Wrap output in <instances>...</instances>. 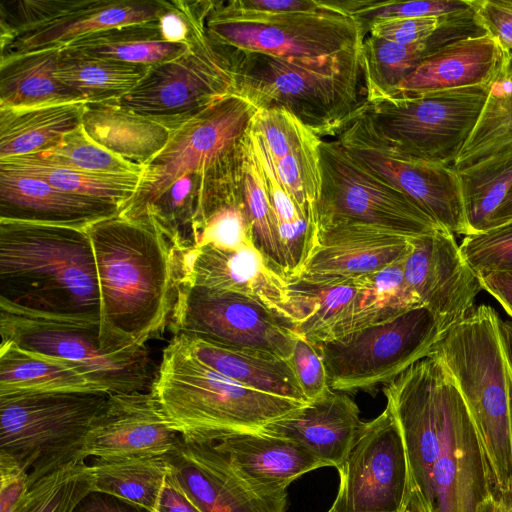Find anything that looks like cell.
Wrapping results in <instances>:
<instances>
[{"mask_svg":"<svg viewBox=\"0 0 512 512\" xmlns=\"http://www.w3.org/2000/svg\"><path fill=\"white\" fill-rule=\"evenodd\" d=\"M383 393L428 512H494L498 490L481 438L441 361L428 355Z\"/></svg>","mask_w":512,"mask_h":512,"instance_id":"1","label":"cell"},{"mask_svg":"<svg viewBox=\"0 0 512 512\" xmlns=\"http://www.w3.org/2000/svg\"><path fill=\"white\" fill-rule=\"evenodd\" d=\"M100 292V342L135 354L170 320L175 296L173 248L151 222L117 214L86 227Z\"/></svg>","mask_w":512,"mask_h":512,"instance_id":"2","label":"cell"},{"mask_svg":"<svg viewBox=\"0 0 512 512\" xmlns=\"http://www.w3.org/2000/svg\"><path fill=\"white\" fill-rule=\"evenodd\" d=\"M0 311L100 327L86 228L0 220Z\"/></svg>","mask_w":512,"mask_h":512,"instance_id":"3","label":"cell"},{"mask_svg":"<svg viewBox=\"0 0 512 512\" xmlns=\"http://www.w3.org/2000/svg\"><path fill=\"white\" fill-rule=\"evenodd\" d=\"M223 47L238 93L259 109L286 110L321 138L337 137L369 106L362 46L306 59Z\"/></svg>","mask_w":512,"mask_h":512,"instance_id":"4","label":"cell"},{"mask_svg":"<svg viewBox=\"0 0 512 512\" xmlns=\"http://www.w3.org/2000/svg\"><path fill=\"white\" fill-rule=\"evenodd\" d=\"M430 354L452 376L472 415L498 493L512 490V361L498 313L475 306Z\"/></svg>","mask_w":512,"mask_h":512,"instance_id":"5","label":"cell"},{"mask_svg":"<svg viewBox=\"0 0 512 512\" xmlns=\"http://www.w3.org/2000/svg\"><path fill=\"white\" fill-rule=\"evenodd\" d=\"M183 442H215L261 432L304 402L248 388L192 357L176 337L166 346L149 389Z\"/></svg>","mask_w":512,"mask_h":512,"instance_id":"6","label":"cell"},{"mask_svg":"<svg viewBox=\"0 0 512 512\" xmlns=\"http://www.w3.org/2000/svg\"><path fill=\"white\" fill-rule=\"evenodd\" d=\"M259 108L238 92L184 119L143 166L133 197L120 215L139 220L179 178L221 182L241 174L244 148Z\"/></svg>","mask_w":512,"mask_h":512,"instance_id":"7","label":"cell"},{"mask_svg":"<svg viewBox=\"0 0 512 512\" xmlns=\"http://www.w3.org/2000/svg\"><path fill=\"white\" fill-rule=\"evenodd\" d=\"M110 394L51 392L0 397V452L42 477L85 462L88 433Z\"/></svg>","mask_w":512,"mask_h":512,"instance_id":"8","label":"cell"},{"mask_svg":"<svg viewBox=\"0 0 512 512\" xmlns=\"http://www.w3.org/2000/svg\"><path fill=\"white\" fill-rule=\"evenodd\" d=\"M267 14L233 8L212 1L205 19L208 37L215 43L243 52L284 59L318 58L362 46L364 26L342 10Z\"/></svg>","mask_w":512,"mask_h":512,"instance_id":"9","label":"cell"},{"mask_svg":"<svg viewBox=\"0 0 512 512\" xmlns=\"http://www.w3.org/2000/svg\"><path fill=\"white\" fill-rule=\"evenodd\" d=\"M442 334L434 313L420 306L316 345L330 388L354 393L393 381L427 357Z\"/></svg>","mask_w":512,"mask_h":512,"instance_id":"10","label":"cell"},{"mask_svg":"<svg viewBox=\"0 0 512 512\" xmlns=\"http://www.w3.org/2000/svg\"><path fill=\"white\" fill-rule=\"evenodd\" d=\"M488 85L432 91L369 104L375 129L398 151L453 167L487 99Z\"/></svg>","mask_w":512,"mask_h":512,"instance_id":"11","label":"cell"},{"mask_svg":"<svg viewBox=\"0 0 512 512\" xmlns=\"http://www.w3.org/2000/svg\"><path fill=\"white\" fill-rule=\"evenodd\" d=\"M171 6L160 0L3 1L0 57L62 50L95 32L158 21Z\"/></svg>","mask_w":512,"mask_h":512,"instance_id":"12","label":"cell"},{"mask_svg":"<svg viewBox=\"0 0 512 512\" xmlns=\"http://www.w3.org/2000/svg\"><path fill=\"white\" fill-rule=\"evenodd\" d=\"M319 155L318 228L358 222L407 238L442 228L402 192L353 158L336 139L322 140Z\"/></svg>","mask_w":512,"mask_h":512,"instance_id":"13","label":"cell"},{"mask_svg":"<svg viewBox=\"0 0 512 512\" xmlns=\"http://www.w3.org/2000/svg\"><path fill=\"white\" fill-rule=\"evenodd\" d=\"M238 92L226 49L207 35L205 22L188 51L152 66L139 84L117 102L170 127Z\"/></svg>","mask_w":512,"mask_h":512,"instance_id":"14","label":"cell"},{"mask_svg":"<svg viewBox=\"0 0 512 512\" xmlns=\"http://www.w3.org/2000/svg\"><path fill=\"white\" fill-rule=\"evenodd\" d=\"M174 335L217 345L291 356L298 334L261 303L241 294L175 283L169 320Z\"/></svg>","mask_w":512,"mask_h":512,"instance_id":"15","label":"cell"},{"mask_svg":"<svg viewBox=\"0 0 512 512\" xmlns=\"http://www.w3.org/2000/svg\"><path fill=\"white\" fill-rule=\"evenodd\" d=\"M346 151L413 201L440 227L469 235L458 172L398 151L374 127L366 113L336 138Z\"/></svg>","mask_w":512,"mask_h":512,"instance_id":"16","label":"cell"},{"mask_svg":"<svg viewBox=\"0 0 512 512\" xmlns=\"http://www.w3.org/2000/svg\"><path fill=\"white\" fill-rule=\"evenodd\" d=\"M337 470L338 490L327 512H406L414 488L405 445L387 406L365 422Z\"/></svg>","mask_w":512,"mask_h":512,"instance_id":"17","label":"cell"},{"mask_svg":"<svg viewBox=\"0 0 512 512\" xmlns=\"http://www.w3.org/2000/svg\"><path fill=\"white\" fill-rule=\"evenodd\" d=\"M100 327L0 311L1 342L64 359L80 368L104 393L144 391L151 387L146 350L135 354L106 351L99 338Z\"/></svg>","mask_w":512,"mask_h":512,"instance_id":"18","label":"cell"},{"mask_svg":"<svg viewBox=\"0 0 512 512\" xmlns=\"http://www.w3.org/2000/svg\"><path fill=\"white\" fill-rule=\"evenodd\" d=\"M403 260L405 281L422 305L436 316L444 333L475 307L482 290L454 234L444 228L409 239Z\"/></svg>","mask_w":512,"mask_h":512,"instance_id":"19","label":"cell"},{"mask_svg":"<svg viewBox=\"0 0 512 512\" xmlns=\"http://www.w3.org/2000/svg\"><path fill=\"white\" fill-rule=\"evenodd\" d=\"M168 459L183 489L202 512H285L287 490L254 485L213 442H183Z\"/></svg>","mask_w":512,"mask_h":512,"instance_id":"20","label":"cell"},{"mask_svg":"<svg viewBox=\"0 0 512 512\" xmlns=\"http://www.w3.org/2000/svg\"><path fill=\"white\" fill-rule=\"evenodd\" d=\"M182 443L150 391L115 393L96 416L85 453L87 458L166 457Z\"/></svg>","mask_w":512,"mask_h":512,"instance_id":"21","label":"cell"},{"mask_svg":"<svg viewBox=\"0 0 512 512\" xmlns=\"http://www.w3.org/2000/svg\"><path fill=\"white\" fill-rule=\"evenodd\" d=\"M174 253L176 282L249 297L274 312L291 328L287 278L255 247L222 249L210 244ZM293 329V328H292Z\"/></svg>","mask_w":512,"mask_h":512,"instance_id":"22","label":"cell"},{"mask_svg":"<svg viewBox=\"0 0 512 512\" xmlns=\"http://www.w3.org/2000/svg\"><path fill=\"white\" fill-rule=\"evenodd\" d=\"M410 238L358 222L318 228L314 249L299 275L360 278L404 259ZM298 275V276H299Z\"/></svg>","mask_w":512,"mask_h":512,"instance_id":"23","label":"cell"},{"mask_svg":"<svg viewBox=\"0 0 512 512\" xmlns=\"http://www.w3.org/2000/svg\"><path fill=\"white\" fill-rule=\"evenodd\" d=\"M289 322L299 336L318 344L353 331L368 299L367 277L287 279Z\"/></svg>","mask_w":512,"mask_h":512,"instance_id":"24","label":"cell"},{"mask_svg":"<svg viewBox=\"0 0 512 512\" xmlns=\"http://www.w3.org/2000/svg\"><path fill=\"white\" fill-rule=\"evenodd\" d=\"M364 425L355 401L347 393L329 389L295 412L265 425L261 433L294 442L338 469Z\"/></svg>","mask_w":512,"mask_h":512,"instance_id":"25","label":"cell"},{"mask_svg":"<svg viewBox=\"0 0 512 512\" xmlns=\"http://www.w3.org/2000/svg\"><path fill=\"white\" fill-rule=\"evenodd\" d=\"M119 213L120 207L114 203L70 194L34 177L0 168V220L86 228Z\"/></svg>","mask_w":512,"mask_h":512,"instance_id":"26","label":"cell"},{"mask_svg":"<svg viewBox=\"0 0 512 512\" xmlns=\"http://www.w3.org/2000/svg\"><path fill=\"white\" fill-rule=\"evenodd\" d=\"M504 51L489 34L447 44L420 62L389 98L489 85Z\"/></svg>","mask_w":512,"mask_h":512,"instance_id":"27","label":"cell"},{"mask_svg":"<svg viewBox=\"0 0 512 512\" xmlns=\"http://www.w3.org/2000/svg\"><path fill=\"white\" fill-rule=\"evenodd\" d=\"M488 34L475 7L424 42L399 44L367 34L362 45L369 104L389 98L425 58L452 42Z\"/></svg>","mask_w":512,"mask_h":512,"instance_id":"28","label":"cell"},{"mask_svg":"<svg viewBox=\"0 0 512 512\" xmlns=\"http://www.w3.org/2000/svg\"><path fill=\"white\" fill-rule=\"evenodd\" d=\"M247 480L279 491L302 475L327 465L304 447L261 432L242 433L213 442Z\"/></svg>","mask_w":512,"mask_h":512,"instance_id":"29","label":"cell"},{"mask_svg":"<svg viewBox=\"0 0 512 512\" xmlns=\"http://www.w3.org/2000/svg\"><path fill=\"white\" fill-rule=\"evenodd\" d=\"M174 337L196 360L248 388L308 403L287 359L181 334Z\"/></svg>","mask_w":512,"mask_h":512,"instance_id":"30","label":"cell"},{"mask_svg":"<svg viewBox=\"0 0 512 512\" xmlns=\"http://www.w3.org/2000/svg\"><path fill=\"white\" fill-rule=\"evenodd\" d=\"M82 126L100 146L142 167L165 146L173 129L114 101L86 102Z\"/></svg>","mask_w":512,"mask_h":512,"instance_id":"31","label":"cell"},{"mask_svg":"<svg viewBox=\"0 0 512 512\" xmlns=\"http://www.w3.org/2000/svg\"><path fill=\"white\" fill-rule=\"evenodd\" d=\"M86 102L0 107V160L55 146L82 124Z\"/></svg>","mask_w":512,"mask_h":512,"instance_id":"32","label":"cell"},{"mask_svg":"<svg viewBox=\"0 0 512 512\" xmlns=\"http://www.w3.org/2000/svg\"><path fill=\"white\" fill-rule=\"evenodd\" d=\"M51 392L102 391L80 368L64 359L1 342L0 397Z\"/></svg>","mask_w":512,"mask_h":512,"instance_id":"33","label":"cell"},{"mask_svg":"<svg viewBox=\"0 0 512 512\" xmlns=\"http://www.w3.org/2000/svg\"><path fill=\"white\" fill-rule=\"evenodd\" d=\"M251 139L262 167L287 279L300 274L317 239L315 215L302 208L280 182L267 151L251 130Z\"/></svg>","mask_w":512,"mask_h":512,"instance_id":"34","label":"cell"},{"mask_svg":"<svg viewBox=\"0 0 512 512\" xmlns=\"http://www.w3.org/2000/svg\"><path fill=\"white\" fill-rule=\"evenodd\" d=\"M60 50L0 57V107L83 101L55 77Z\"/></svg>","mask_w":512,"mask_h":512,"instance_id":"35","label":"cell"},{"mask_svg":"<svg viewBox=\"0 0 512 512\" xmlns=\"http://www.w3.org/2000/svg\"><path fill=\"white\" fill-rule=\"evenodd\" d=\"M512 152V50L488 85L478 122L455 162L457 172Z\"/></svg>","mask_w":512,"mask_h":512,"instance_id":"36","label":"cell"},{"mask_svg":"<svg viewBox=\"0 0 512 512\" xmlns=\"http://www.w3.org/2000/svg\"><path fill=\"white\" fill-rule=\"evenodd\" d=\"M150 68L63 49L55 77L85 102H113L130 93Z\"/></svg>","mask_w":512,"mask_h":512,"instance_id":"37","label":"cell"},{"mask_svg":"<svg viewBox=\"0 0 512 512\" xmlns=\"http://www.w3.org/2000/svg\"><path fill=\"white\" fill-rule=\"evenodd\" d=\"M191 44L165 41L158 21H151L95 32L64 49L152 67L179 57L189 50Z\"/></svg>","mask_w":512,"mask_h":512,"instance_id":"38","label":"cell"},{"mask_svg":"<svg viewBox=\"0 0 512 512\" xmlns=\"http://www.w3.org/2000/svg\"><path fill=\"white\" fill-rule=\"evenodd\" d=\"M95 493L113 496L154 512L170 470L166 457L95 458L91 464Z\"/></svg>","mask_w":512,"mask_h":512,"instance_id":"39","label":"cell"},{"mask_svg":"<svg viewBox=\"0 0 512 512\" xmlns=\"http://www.w3.org/2000/svg\"><path fill=\"white\" fill-rule=\"evenodd\" d=\"M0 168L42 180L64 192L120 207L133 197L141 174L93 173L41 162L30 156L0 160Z\"/></svg>","mask_w":512,"mask_h":512,"instance_id":"40","label":"cell"},{"mask_svg":"<svg viewBox=\"0 0 512 512\" xmlns=\"http://www.w3.org/2000/svg\"><path fill=\"white\" fill-rule=\"evenodd\" d=\"M458 174L469 235L488 230L512 186V152Z\"/></svg>","mask_w":512,"mask_h":512,"instance_id":"41","label":"cell"},{"mask_svg":"<svg viewBox=\"0 0 512 512\" xmlns=\"http://www.w3.org/2000/svg\"><path fill=\"white\" fill-rule=\"evenodd\" d=\"M241 185L252 226L254 247L285 277L275 220L262 167L251 139V131L244 148Z\"/></svg>","mask_w":512,"mask_h":512,"instance_id":"42","label":"cell"},{"mask_svg":"<svg viewBox=\"0 0 512 512\" xmlns=\"http://www.w3.org/2000/svg\"><path fill=\"white\" fill-rule=\"evenodd\" d=\"M41 162L93 173L141 174L143 167L130 163L96 143L82 124L55 146L26 155Z\"/></svg>","mask_w":512,"mask_h":512,"instance_id":"43","label":"cell"},{"mask_svg":"<svg viewBox=\"0 0 512 512\" xmlns=\"http://www.w3.org/2000/svg\"><path fill=\"white\" fill-rule=\"evenodd\" d=\"M94 488L91 465L72 464L36 481L22 512H75Z\"/></svg>","mask_w":512,"mask_h":512,"instance_id":"44","label":"cell"},{"mask_svg":"<svg viewBox=\"0 0 512 512\" xmlns=\"http://www.w3.org/2000/svg\"><path fill=\"white\" fill-rule=\"evenodd\" d=\"M206 244L222 249L254 247L252 226L241 183L204 213L199 246Z\"/></svg>","mask_w":512,"mask_h":512,"instance_id":"45","label":"cell"},{"mask_svg":"<svg viewBox=\"0 0 512 512\" xmlns=\"http://www.w3.org/2000/svg\"><path fill=\"white\" fill-rule=\"evenodd\" d=\"M345 12L365 28L377 21L403 18H421L461 13L473 8L472 0H348L335 1Z\"/></svg>","mask_w":512,"mask_h":512,"instance_id":"46","label":"cell"},{"mask_svg":"<svg viewBox=\"0 0 512 512\" xmlns=\"http://www.w3.org/2000/svg\"><path fill=\"white\" fill-rule=\"evenodd\" d=\"M460 249L477 274L512 272V222L464 236Z\"/></svg>","mask_w":512,"mask_h":512,"instance_id":"47","label":"cell"},{"mask_svg":"<svg viewBox=\"0 0 512 512\" xmlns=\"http://www.w3.org/2000/svg\"><path fill=\"white\" fill-rule=\"evenodd\" d=\"M461 13L377 21L367 27V34L399 44L424 42Z\"/></svg>","mask_w":512,"mask_h":512,"instance_id":"48","label":"cell"},{"mask_svg":"<svg viewBox=\"0 0 512 512\" xmlns=\"http://www.w3.org/2000/svg\"><path fill=\"white\" fill-rule=\"evenodd\" d=\"M287 360L308 402L331 389L323 358L316 344L298 335L293 352Z\"/></svg>","mask_w":512,"mask_h":512,"instance_id":"49","label":"cell"},{"mask_svg":"<svg viewBox=\"0 0 512 512\" xmlns=\"http://www.w3.org/2000/svg\"><path fill=\"white\" fill-rule=\"evenodd\" d=\"M31 487L28 470L9 454L0 452V512H22Z\"/></svg>","mask_w":512,"mask_h":512,"instance_id":"50","label":"cell"},{"mask_svg":"<svg viewBox=\"0 0 512 512\" xmlns=\"http://www.w3.org/2000/svg\"><path fill=\"white\" fill-rule=\"evenodd\" d=\"M487 33L504 50H512V0H473Z\"/></svg>","mask_w":512,"mask_h":512,"instance_id":"51","label":"cell"},{"mask_svg":"<svg viewBox=\"0 0 512 512\" xmlns=\"http://www.w3.org/2000/svg\"><path fill=\"white\" fill-rule=\"evenodd\" d=\"M228 3L238 10L267 14L308 13L331 8L330 1L321 0H234Z\"/></svg>","mask_w":512,"mask_h":512,"instance_id":"52","label":"cell"},{"mask_svg":"<svg viewBox=\"0 0 512 512\" xmlns=\"http://www.w3.org/2000/svg\"><path fill=\"white\" fill-rule=\"evenodd\" d=\"M477 275L482 290L489 293L512 318V272L491 271Z\"/></svg>","mask_w":512,"mask_h":512,"instance_id":"53","label":"cell"},{"mask_svg":"<svg viewBox=\"0 0 512 512\" xmlns=\"http://www.w3.org/2000/svg\"><path fill=\"white\" fill-rule=\"evenodd\" d=\"M75 512H146L113 496L102 493L89 494Z\"/></svg>","mask_w":512,"mask_h":512,"instance_id":"54","label":"cell"},{"mask_svg":"<svg viewBox=\"0 0 512 512\" xmlns=\"http://www.w3.org/2000/svg\"><path fill=\"white\" fill-rule=\"evenodd\" d=\"M509 222H512V186L499 208L493 214L488 230Z\"/></svg>","mask_w":512,"mask_h":512,"instance_id":"55","label":"cell"},{"mask_svg":"<svg viewBox=\"0 0 512 512\" xmlns=\"http://www.w3.org/2000/svg\"><path fill=\"white\" fill-rule=\"evenodd\" d=\"M494 512H512V490L498 493Z\"/></svg>","mask_w":512,"mask_h":512,"instance_id":"56","label":"cell"},{"mask_svg":"<svg viewBox=\"0 0 512 512\" xmlns=\"http://www.w3.org/2000/svg\"><path fill=\"white\" fill-rule=\"evenodd\" d=\"M406 512H428L418 489L414 488Z\"/></svg>","mask_w":512,"mask_h":512,"instance_id":"57","label":"cell"},{"mask_svg":"<svg viewBox=\"0 0 512 512\" xmlns=\"http://www.w3.org/2000/svg\"><path fill=\"white\" fill-rule=\"evenodd\" d=\"M502 330L506 341L507 349L512 361V321H502Z\"/></svg>","mask_w":512,"mask_h":512,"instance_id":"58","label":"cell"}]
</instances>
